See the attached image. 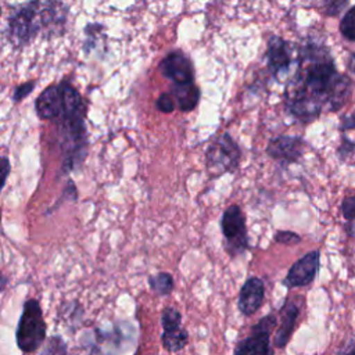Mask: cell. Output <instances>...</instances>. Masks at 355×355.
Returning <instances> with one entry per match:
<instances>
[{
  "instance_id": "9",
  "label": "cell",
  "mask_w": 355,
  "mask_h": 355,
  "mask_svg": "<svg viewBox=\"0 0 355 355\" xmlns=\"http://www.w3.org/2000/svg\"><path fill=\"white\" fill-rule=\"evenodd\" d=\"M320 268V251L311 250L305 255H302L298 261H295L288 269L286 277L282 280V284L286 288H297L305 287L313 283Z\"/></svg>"
},
{
  "instance_id": "18",
  "label": "cell",
  "mask_w": 355,
  "mask_h": 355,
  "mask_svg": "<svg viewBox=\"0 0 355 355\" xmlns=\"http://www.w3.org/2000/svg\"><path fill=\"white\" fill-rule=\"evenodd\" d=\"M336 153H337V157L341 162L347 161L351 155L355 154V141L351 140L349 137H347L345 133H341L340 144H338Z\"/></svg>"
},
{
  "instance_id": "5",
  "label": "cell",
  "mask_w": 355,
  "mask_h": 355,
  "mask_svg": "<svg viewBox=\"0 0 355 355\" xmlns=\"http://www.w3.org/2000/svg\"><path fill=\"white\" fill-rule=\"evenodd\" d=\"M220 230L223 248L232 258L241 257L250 250L245 216L239 204H232L223 211L220 216Z\"/></svg>"
},
{
  "instance_id": "20",
  "label": "cell",
  "mask_w": 355,
  "mask_h": 355,
  "mask_svg": "<svg viewBox=\"0 0 355 355\" xmlns=\"http://www.w3.org/2000/svg\"><path fill=\"white\" fill-rule=\"evenodd\" d=\"M273 240L279 244H283V245H297L301 243V236L293 230H276L275 236H273Z\"/></svg>"
},
{
  "instance_id": "23",
  "label": "cell",
  "mask_w": 355,
  "mask_h": 355,
  "mask_svg": "<svg viewBox=\"0 0 355 355\" xmlns=\"http://www.w3.org/2000/svg\"><path fill=\"white\" fill-rule=\"evenodd\" d=\"M155 107L158 111H161L164 114H171L175 110L176 104H175V100L171 93H161L155 101Z\"/></svg>"
},
{
  "instance_id": "2",
  "label": "cell",
  "mask_w": 355,
  "mask_h": 355,
  "mask_svg": "<svg viewBox=\"0 0 355 355\" xmlns=\"http://www.w3.org/2000/svg\"><path fill=\"white\" fill-rule=\"evenodd\" d=\"M15 341L24 354L36 352L46 341V322L43 319V312L39 302L33 298L24 304L15 331Z\"/></svg>"
},
{
  "instance_id": "11",
  "label": "cell",
  "mask_w": 355,
  "mask_h": 355,
  "mask_svg": "<svg viewBox=\"0 0 355 355\" xmlns=\"http://www.w3.org/2000/svg\"><path fill=\"white\" fill-rule=\"evenodd\" d=\"M301 305L297 298H286L280 308V323L273 336V345L277 349H284L295 330L298 316L301 313Z\"/></svg>"
},
{
  "instance_id": "28",
  "label": "cell",
  "mask_w": 355,
  "mask_h": 355,
  "mask_svg": "<svg viewBox=\"0 0 355 355\" xmlns=\"http://www.w3.org/2000/svg\"><path fill=\"white\" fill-rule=\"evenodd\" d=\"M341 355H355V348H349L345 352H343Z\"/></svg>"
},
{
  "instance_id": "21",
  "label": "cell",
  "mask_w": 355,
  "mask_h": 355,
  "mask_svg": "<svg viewBox=\"0 0 355 355\" xmlns=\"http://www.w3.org/2000/svg\"><path fill=\"white\" fill-rule=\"evenodd\" d=\"M349 0H323V10L327 17H337L345 10Z\"/></svg>"
},
{
  "instance_id": "29",
  "label": "cell",
  "mask_w": 355,
  "mask_h": 355,
  "mask_svg": "<svg viewBox=\"0 0 355 355\" xmlns=\"http://www.w3.org/2000/svg\"><path fill=\"white\" fill-rule=\"evenodd\" d=\"M4 283V279H3V276H1V273H0V284H3Z\"/></svg>"
},
{
  "instance_id": "13",
  "label": "cell",
  "mask_w": 355,
  "mask_h": 355,
  "mask_svg": "<svg viewBox=\"0 0 355 355\" xmlns=\"http://www.w3.org/2000/svg\"><path fill=\"white\" fill-rule=\"evenodd\" d=\"M94 333L93 347L98 355H119L121 351H123L128 338H132V336L125 333V329L121 326H115L112 330L97 329Z\"/></svg>"
},
{
  "instance_id": "25",
  "label": "cell",
  "mask_w": 355,
  "mask_h": 355,
  "mask_svg": "<svg viewBox=\"0 0 355 355\" xmlns=\"http://www.w3.org/2000/svg\"><path fill=\"white\" fill-rule=\"evenodd\" d=\"M354 129H355V111L348 114V115L341 116V121H340V125H338L340 133H345V132L354 130Z\"/></svg>"
},
{
  "instance_id": "15",
  "label": "cell",
  "mask_w": 355,
  "mask_h": 355,
  "mask_svg": "<svg viewBox=\"0 0 355 355\" xmlns=\"http://www.w3.org/2000/svg\"><path fill=\"white\" fill-rule=\"evenodd\" d=\"M189 343V331L186 327L179 326L171 330H162L161 344L168 352H179Z\"/></svg>"
},
{
  "instance_id": "24",
  "label": "cell",
  "mask_w": 355,
  "mask_h": 355,
  "mask_svg": "<svg viewBox=\"0 0 355 355\" xmlns=\"http://www.w3.org/2000/svg\"><path fill=\"white\" fill-rule=\"evenodd\" d=\"M10 172H11V164H10L8 158L0 157V191L3 190ZM0 219H1V216H0Z\"/></svg>"
},
{
  "instance_id": "16",
  "label": "cell",
  "mask_w": 355,
  "mask_h": 355,
  "mask_svg": "<svg viewBox=\"0 0 355 355\" xmlns=\"http://www.w3.org/2000/svg\"><path fill=\"white\" fill-rule=\"evenodd\" d=\"M148 287L153 293L161 297L169 295L175 288L173 276L168 272H158L148 277Z\"/></svg>"
},
{
  "instance_id": "27",
  "label": "cell",
  "mask_w": 355,
  "mask_h": 355,
  "mask_svg": "<svg viewBox=\"0 0 355 355\" xmlns=\"http://www.w3.org/2000/svg\"><path fill=\"white\" fill-rule=\"evenodd\" d=\"M347 68H348V71L355 76V51H354V53H351V54L348 55Z\"/></svg>"
},
{
  "instance_id": "14",
  "label": "cell",
  "mask_w": 355,
  "mask_h": 355,
  "mask_svg": "<svg viewBox=\"0 0 355 355\" xmlns=\"http://www.w3.org/2000/svg\"><path fill=\"white\" fill-rule=\"evenodd\" d=\"M171 94L175 100L178 110L182 112H191L198 105L201 98V90L196 85V82L172 85Z\"/></svg>"
},
{
  "instance_id": "22",
  "label": "cell",
  "mask_w": 355,
  "mask_h": 355,
  "mask_svg": "<svg viewBox=\"0 0 355 355\" xmlns=\"http://www.w3.org/2000/svg\"><path fill=\"white\" fill-rule=\"evenodd\" d=\"M340 211L345 220H355V194L345 196L343 198Z\"/></svg>"
},
{
  "instance_id": "10",
  "label": "cell",
  "mask_w": 355,
  "mask_h": 355,
  "mask_svg": "<svg viewBox=\"0 0 355 355\" xmlns=\"http://www.w3.org/2000/svg\"><path fill=\"white\" fill-rule=\"evenodd\" d=\"M159 71L165 79L172 82V85L194 82V65L190 57L182 50L169 51L161 60Z\"/></svg>"
},
{
  "instance_id": "7",
  "label": "cell",
  "mask_w": 355,
  "mask_h": 355,
  "mask_svg": "<svg viewBox=\"0 0 355 355\" xmlns=\"http://www.w3.org/2000/svg\"><path fill=\"white\" fill-rule=\"evenodd\" d=\"M291 44L279 35H270L266 46V68L269 75L279 80L286 76L294 62Z\"/></svg>"
},
{
  "instance_id": "19",
  "label": "cell",
  "mask_w": 355,
  "mask_h": 355,
  "mask_svg": "<svg viewBox=\"0 0 355 355\" xmlns=\"http://www.w3.org/2000/svg\"><path fill=\"white\" fill-rule=\"evenodd\" d=\"M42 355H67V344L60 336H54L47 341Z\"/></svg>"
},
{
  "instance_id": "8",
  "label": "cell",
  "mask_w": 355,
  "mask_h": 355,
  "mask_svg": "<svg viewBox=\"0 0 355 355\" xmlns=\"http://www.w3.org/2000/svg\"><path fill=\"white\" fill-rule=\"evenodd\" d=\"M305 146L306 143L301 136L279 135L268 141L266 154L269 158L287 168L288 165L298 162L305 153Z\"/></svg>"
},
{
  "instance_id": "6",
  "label": "cell",
  "mask_w": 355,
  "mask_h": 355,
  "mask_svg": "<svg viewBox=\"0 0 355 355\" xmlns=\"http://www.w3.org/2000/svg\"><path fill=\"white\" fill-rule=\"evenodd\" d=\"M277 327V316L270 312L252 324L250 334L236 343L233 355H275L270 334Z\"/></svg>"
},
{
  "instance_id": "1",
  "label": "cell",
  "mask_w": 355,
  "mask_h": 355,
  "mask_svg": "<svg viewBox=\"0 0 355 355\" xmlns=\"http://www.w3.org/2000/svg\"><path fill=\"white\" fill-rule=\"evenodd\" d=\"M294 62L295 72L283 92V105L291 118L306 125L322 112H336L347 104L351 79L337 69L326 43L308 37L300 44Z\"/></svg>"
},
{
  "instance_id": "17",
  "label": "cell",
  "mask_w": 355,
  "mask_h": 355,
  "mask_svg": "<svg viewBox=\"0 0 355 355\" xmlns=\"http://www.w3.org/2000/svg\"><path fill=\"white\" fill-rule=\"evenodd\" d=\"M340 33L344 39L355 43V4L349 7L340 21Z\"/></svg>"
},
{
  "instance_id": "12",
  "label": "cell",
  "mask_w": 355,
  "mask_h": 355,
  "mask_svg": "<svg viewBox=\"0 0 355 355\" xmlns=\"http://www.w3.org/2000/svg\"><path fill=\"white\" fill-rule=\"evenodd\" d=\"M265 300V283L258 276L248 277L239 293L237 308L244 316H252L262 306Z\"/></svg>"
},
{
  "instance_id": "3",
  "label": "cell",
  "mask_w": 355,
  "mask_h": 355,
  "mask_svg": "<svg viewBox=\"0 0 355 355\" xmlns=\"http://www.w3.org/2000/svg\"><path fill=\"white\" fill-rule=\"evenodd\" d=\"M79 111H83L80 96L68 83L50 86L36 100V112L42 119H55Z\"/></svg>"
},
{
  "instance_id": "4",
  "label": "cell",
  "mask_w": 355,
  "mask_h": 355,
  "mask_svg": "<svg viewBox=\"0 0 355 355\" xmlns=\"http://www.w3.org/2000/svg\"><path fill=\"white\" fill-rule=\"evenodd\" d=\"M241 150L229 132L218 135L205 150V169L212 178L234 173L240 166Z\"/></svg>"
},
{
  "instance_id": "26",
  "label": "cell",
  "mask_w": 355,
  "mask_h": 355,
  "mask_svg": "<svg viewBox=\"0 0 355 355\" xmlns=\"http://www.w3.org/2000/svg\"><path fill=\"white\" fill-rule=\"evenodd\" d=\"M345 232H347L348 237L355 239V220H347V223H345Z\"/></svg>"
}]
</instances>
